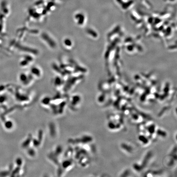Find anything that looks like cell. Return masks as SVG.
<instances>
[{"instance_id":"6da1fadb","label":"cell","mask_w":177,"mask_h":177,"mask_svg":"<svg viewBox=\"0 0 177 177\" xmlns=\"http://www.w3.org/2000/svg\"><path fill=\"white\" fill-rule=\"evenodd\" d=\"M149 138V137L145 133H141L138 136V139L139 142L143 145H148L150 141Z\"/></svg>"}]
</instances>
